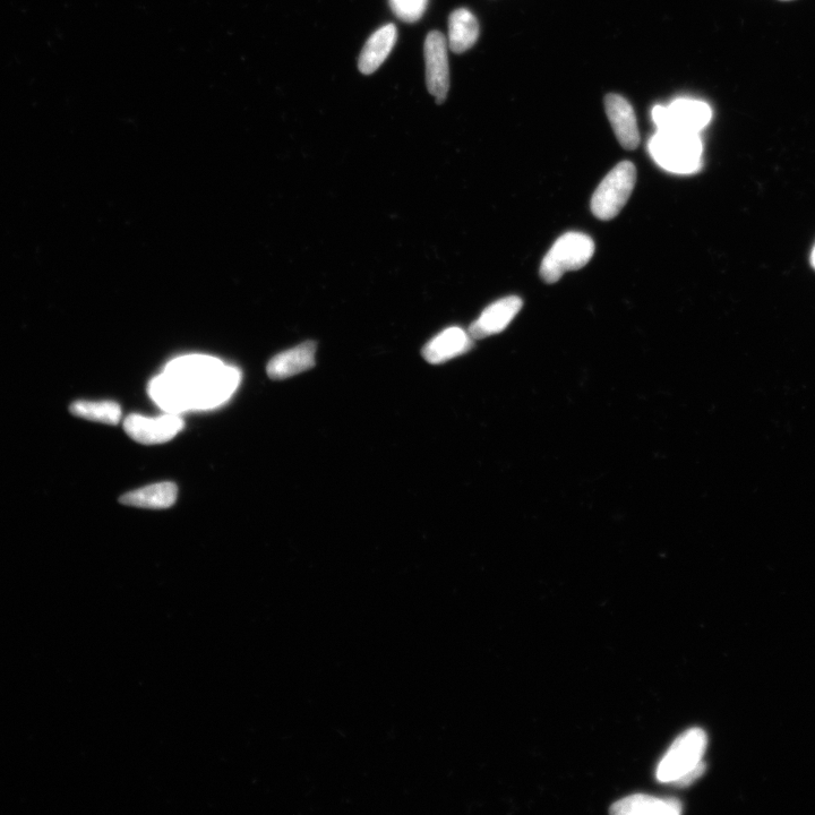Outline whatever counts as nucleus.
<instances>
[{
	"mask_svg": "<svg viewBox=\"0 0 815 815\" xmlns=\"http://www.w3.org/2000/svg\"><path fill=\"white\" fill-rule=\"evenodd\" d=\"M240 374L221 360L201 355L180 357L149 385L150 397L168 414L217 408L237 389Z\"/></svg>",
	"mask_w": 815,
	"mask_h": 815,
	"instance_id": "1",
	"label": "nucleus"
},
{
	"mask_svg": "<svg viewBox=\"0 0 815 815\" xmlns=\"http://www.w3.org/2000/svg\"><path fill=\"white\" fill-rule=\"evenodd\" d=\"M657 165L673 174H693L702 166L699 134L658 130L648 144Z\"/></svg>",
	"mask_w": 815,
	"mask_h": 815,
	"instance_id": "2",
	"label": "nucleus"
},
{
	"mask_svg": "<svg viewBox=\"0 0 815 815\" xmlns=\"http://www.w3.org/2000/svg\"><path fill=\"white\" fill-rule=\"evenodd\" d=\"M595 253V243L582 233L564 234L556 240L540 265V277L546 283L559 281L565 272L586 267Z\"/></svg>",
	"mask_w": 815,
	"mask_h": 815,
	"instance_id": "3",
	"label": "nucleus"
},
{
	"mask_svg": "<svg viewBox=\"0 0 815 815\" xmlns=\"http://www.w3.org/2000/svg\"><path fill=\"white\" fill-rule=\"evenodd\" d=\"M708 737L703 729L694 727L686 731L668 749L657 768V779L660 783L674 784L702 761L707 749Z\"/></svg>",
	"mask_w": 815,
	"mask_h": 815,
	"instance_id": "4",
	"label": "nucleus"
},
{
	"mask_svg": "<svg viewBox=\"0 0 815 815\" xmlns=\"http://www.w3.org/2000/svg\"><path fill=\"white\" fill-rule=\"evenodd\" d=\"M636 182L637 169L630 161H623L609 171L591 200L594 216L604 221L619 216L628 203Z\"/></svg>",
	"mask_w": 815,
	"mask_h": 815,
	"instance_id": "5",
	"label": "nucleus"
},
{
	"mask_svg": "<svg viewBox=\"0 0 815 815\" xmlns=\"http://www.w3.org/2000/svg\"><path fill=\"white\" fill-rule=\"evenodd\" d=\"M711 109L706 102L679 99L669 106L652 109V119L658 130L699 134L711 120Z\"/></svg>",
	"mask_w": 815,
	"mask_h": 815,
	"instance_id": "6",
	"label": "nucleus"
},
{
	"mask_svg": "<svg viewBox=\"0 0 815 815\" xmlns=\"http://www.w3.org/2000/svg\"><path fill=\"white\" fill-rule=\"evenodd\" d=\"M426 82L437 104H443L450 89L448 45L439 31L428 34L425 41Z\"/></svg>",
	"mask_w": 815,
	"mask_h": 815,
	"instance_id": "7",
	"label": "nucleus"
},
{
	"mask_svg": "<svg viewBox=\"0 0 815 815\" xmlns=\"http://www.w3.org/2000/svg\"><path fill=\"white\" fill-rule=\"evenodd\" d=\"M184 420L176 414L159 418L130 415L125 419L124 430L136 442L145 445L169 442L184 430Z\"/></svg>",
	"mask_w": 815,
	"mask_h": 815,
	"instance_id": "8",
	"label": "nucleus"
},
{
	"mask_svg": "<svg viewBox=\"0 0 815 815\" xmlns=\"http://www.w3.org/2000/svg\"><path fill=\"white\" fill-rule=\"evenodd\" d=\"M522 305V299L517 296L505 297L489 305L478 320L470 325L471 338L479 340L501 333L518 315Z\"/></svg>",
	"mask_w": 815,
	"mask_h": 815,
	"instance_id": "9",
	"label": "nucleus"
},
{
	"mask_svg": "<svg viewBox=\"0 0 815 815\" xmlns=\"http://www.w3.org/2000/svg\"><path fill=\"white\" fill-rule=\"evenodd\" d=\"M606 114L613 131L625 150H634L640 144V132L636 114L630 102L619 94H608L605 98Z\"/></svg>",
	"mask_w": 815,
	"mask_h": 815,
	"instance_id": "10",
	"label": "nucleus"
},
{
	"mask_svg": "<svg viewBox=\"0 0 815 815\" xmlns=\"http://www.w3.org/2000/svg\"><path fill=\"white\" fill-rule=\"evenodd\" d=\"M473 347L474 339L469 332L459 326H451L427 342L422 353L428 363L436 365L465 355Z\"/></svg>",
	"mask_w": 815,
	"mask_h": 815,
	"instance_id": "11",
	"label": "nucleus"
},
{
	"mask_svg": "<svg viewBox=\"0 0 815 815\" xmlns=\"http://www.w3.org/2000/svg\"><path fill=\"white\" fill-rule=\"evenodd\" d=\"M316 342L306 341L293 349L274 356L267 367L272 380H286L311 370L316 364Z\"/></svg>",
	"mask_w": 815,
	"mask_h": 815,
	"instance_id": "12",
	"label": "nucleus"
},
{
	"mask_svg": "<svg viewBox=\"0 0 815 815\" xmlns=\"http://www.w3.org/2000/svg\"><path fill=\"white\" fill-rule=\"evenodd\" d=\"M611 813L615 815H679L682 803L673 797H659L636 794L617 801L612 805Z\"/></svg>",
	"mask_w": 815,
	"mask_h": 815,
	"instance_id": "13",
	"label": "nucleus"
},
{
	"mask_svg": "<svg viewBox=\"0 0 815 815\" xmlns=\"http://www.w3.org/2000/svg\"><path fill=\"white\" fill-rule=\"evenodd\" d=\"M397 42V28L394 24L385 25L368 39L358 60L359 71L370 75L379 70Z\"/></svg>",
	"mask_w": 815,
	"mask_h": 815,
	"instance_id": "14",
	"label": "nucleus"
},
{
	"mask_svg": "<svg viewBox=\"0 0 815 815\" xmlns=\"http://www.w3.org/2000/svg\"><path fill=\"white\" fill-rule=\"evenodd\" d=\"M178 488L174 483H159L136 489L120 497L119 502L136 508L162 510L173 506Z\"/></svg>",
	"mask_w": 815,
	"mask_h": 815,
	"instance_id": "15",
	"label": "nucleus"
},
{
	"mask_svg": "<svg viewBox=\"0 0 815 815\" xmlns=\"http://www.w3.org/2000/svg\"><path fill=\"white\" fill-rule=\"evenodd\" d=\"M479 37V24L475 15L459 8L450 15L449 46L453 53L462 54L473 48Z\"/></svg>",
	"mask_w": 815,
	"mask_h": 815,
	"instance_id": "16",
	"label": "nucleus"
},
{
	"mask_svg": "<svg viewBox=\"0 0 815 815\" xmlns=\"http://www.w3.org/2000/svg\"><path fill=\"white\" fill-rule=\"evenodd\" d=\"M71 413L91 422L117 425L122 417V408L113 401H76L71 406Z\"/></svg>",
	"mask_w": 815,
	"mask_h": 815,
	"instance_id": "17",
	"label": "nucleus"
},
{
	"mask_svg": "<svg viewBox=\"0 0 815 815\" xmlns=\"http://www.w3.org/2000/svg\"><path fill=\"white\" fill-rule=\"evenodd\" d=\"M390 3L399 19L414 23L422 19L428 0H390Z\"/></svg>",
	"mask_w": 815,
	"mask_h": 815,
	"instance_id": "18",
	"label": "nucleus"
},
{
	"mask_svg": "<svg viewBox=\"0 0 815 815\" xmlns=\"http://www.w3.org/2000/svg\"><path fill=\"white\" fill-rule=\"evenodd\" d=\"M705 769H706L705 763L701 762L696 769H693L691 772H689L688 775L683 776L682 778L677 780V782H675L674 784L682 787L689 786L692 783L696 782V780L703 775Z\"/></svg>",
	"mask_w": 815,
	"mask_h": 815,
	"instance_id": "19",
	"label": "nucleus"
},
{
	"mask_svg": "<svg viewBox=\"0 0 815 815\" xmlns=\"http://www.w3.org/2000/svg\"><path fill=\"white\" fill-rule=\"evenodd\" d=\"M811 262H812V265H813V267L815 269V247H814V250L812 252Z\"/></svg>",
	"mask_w": 815,
	"mask_h": 815,
	"instance_id": "20",
	"label": "nucleus"
}]
</instances>
